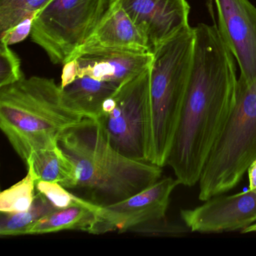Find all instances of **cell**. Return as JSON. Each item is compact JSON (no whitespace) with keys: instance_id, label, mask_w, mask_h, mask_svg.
<instances>
[{"instance_id":"obj_1","label":"cell","mask_w":256,"mask_h":256,"mask_svg":"<svg viewBox=\"0 0 256 256\" xmlns=\"http://www.w3.org/2000/svg\"><path fill=\"white\" fill-rule=\"evenodd\" d=\"M194 28L192 64L180 118L168 157L181 185L199 182L236 100L234 58L214 24Z\"/></svg>"},{"instance_id":"obj_2","label":"cell","mask_w":256,"mask_h":256,"mask_svg":"<svg viewBox=\"0 0 256 256\" xmlns=\"http://www.w3.org/2000/svg\"><path fill=\"white\" fill-rule=\"evenodd\" d=\"M58 145L76 166L77 184L70 192L96 206L118 203L162 178V167L115 150L92 118H84L66 130Z\"/></svg>"},{"instance_id":"obj_3","label":"cell","mask_w":256,"mask_h":256,"mask_svg":"<svg viewBox=\"0 0 256 256\" xmlns=\"http://www.w3.org/2000/svg\"><path fill=\"white\" fill-rule=\"evenodd\" d=\"M84 118L53 79L24 78L0 88V128L25 164L36 151L56 146L62 132Z\"/></svg>"},{"instance_id":"obj_4","label":"cell","mask_w":256,"mask_h":256,"mask_svg":"<svg viewBox=\"0 0 256 256\" xmlns=\"http://www.w3.org/2000/svg\"><path fill=\"white\" fill-rule=\"evenodd\" d=\"M194 28L158 46L150 68V145L148 162L162 168L178 128L194 53Z\"/></svg>"},{"instance_id":"obj_5","label":"cell","mask_w":256,"mask_h":256,"mask_svg":"<svg viewBox=\"0 0 256 256\" xmlns=\"http://www.w3.org/2000/svg\"><path fill=\"white\" fill-rule=\"evenodd\" d=\"M256 158V77L238 79L234 106L199 180V199L206 202L234 188Z\"/></svg>"},{"instance_id":"obj_6","label":"cell","mask_w":256,"mask_h":256,"mask_svg":"<svg viewBox=\"0 0 256 256\" xmlns=\"http://www.w3.org/2000/svg\"><path fill=\"white\" fill-rule=\"evenodd\" d=\"M110 0H52L36 14L32 41L54 64L73 59L96 29Z\"/></svg>"},{"instance_id":"obj_7","label":"cell","mask_w":256,"mask_h":256,"mask_svg":"<svg viewBox=\"0 0 256 256\" xmlns=\"http://www.w3.org/2000/svg\"><path fill=\"white\" fill-rule=\"evenodd\" d=\"M150 68L119 86L114 94L113 110L96 120L115 150L146 162L150 145Z\"/></svg>"},{"instance_id":"obj_8","label":"cell","mask_w":256,"mask_h":256,"mask_svg":"<svg viewBox=\"0 0 256 256\" xmlns=\"http://www.w3.org/2000/svg\"><path fill=\"white\" fill-rule=\"evenodd\" d=\"M178 179L166 178L118 203L98 206V214L106 232H133L134 229L166 218Z\"/></svg>"},{"instance_id":"obj_9","label":"cell","mask_w":256,"mask_h":256,"mask_svg":"<svg viewBox=\"0 0 256 256\" xmlns=\"http://www.w3.org/2000/svg\"><path fill=\"white\" fill-rule=\"evenodd\" d=\"M218 30L238 62L239 79L250 82L256 77V7L248 0H214Z\"/></svg>"},{"instance_id":"obj_10","label":"cell","mask_w":256,"mask_h":256,"mask_svg":"<svg viewBox=\"0 0 256 256\" xmlns=\"http://www.w3.org/2000/svg\"><path fill=\"white\" fill-rule=\"evenodd\" d=\"M181 218L191 232L218 233L244 230L256 222V191L215 196L193 209L182 210Z\"/></svg>"},{"instance_id":"obj_11","label":"cell","mask_w":256,"mask_h":256,"mask_svg":"<svg viewBox=\"0 0 256 256\" xmlns=\"http://www.w3.org/2000/svg\"><path fill=\"white\" fill-rule=\"evenodd\" d=\"M120 6L146 38L150 52L190 28L186 0H112Z\"/></svg>"},{"instance_id":"obj_12","label":"cell","mask_w":256,"mask_h":256,"mask_svg":"<svg viewBox=\"0 0 256 256\" xmlns=\"http://www.w3.org/2000/svg\"><path fill=\"white\" fill-rule=\"evenodd\" d=\"M73 59L78 65V78L88 76L120 86L149 68L154 54L151 52L88 47L82 48Z\"/></svg>"},{"instance_id":"obj_13","label":"cell","mask_w":256,"mask_h":256,"mask_svg":"<svg viewBox=\"0 0 256 256\" xmlns=\"http://www.w3.org/2000/svg\"><path fill=\"white\" fill-rule=\"evenodd\" d=\"M88 47L151 52L146 38L136 24L120 6L112 0L101 22L83 48Z\"/></svg>"},{"instance_id":"obj_14","label":"cell","mask_w":256,"mask_h":256,"mask_svg":"<svg viewBox=\"0 0 256 256\" xmlns=\"http://www.w3.org/2000/svg\"><path fill=\"white\" fill-rule=\"evenodd\" d=\"M82 230L98 234L106 233L98 214V206L88 202L65 209L55 210L38 220L28 235L46 234L62 230Z\"/></svg>"},{"instance_id":"obj_15","label":"cell","mask_w":256,"mask_h":256,"mask_svg":"<svg viewBox=\"0 0 256 256\" xmlns=\"http://www.w3.org/2000/svg\"><path fill=\"white\" fill-rule=\"evenodd\" d=\"M119 86L96 80L88 76L78 78L74 82L62 88L66 101L85 118L98 120L102 112L104 101L113 96Z\"/></svg>"},{"instance_id":"obj_16","label":"cell","mask_w":256,"mask_h":256,"mask_svg":"<svg viewBox=\"0 0 256 256\" xmlns=\"http://www.w3.org/2000/svg\"><path fill=\"white\" fill-rule=\"evenodd\" d=\"M28 162L32 164L37 180L58 182L70 191L76 186V166L58 144L36 151Z\"/></svg>"},{"instance_id":"obj_17","label":"cell","mask_w":256,"mask_h":256,"mask_svg":"<svg viewBox=\"0 0 256 256\" xmlns=\"http://www.w3.org/2000/svg\"><path fill=\"white\" fill-rule=\"evenodd\" d=\"M46 197L37 192L31 208L24 212L2 214L0 222L1 236L28 235L31 228L44 216L55 210Z\"/></svg>"},{"instance_id":"obj_18","label":"cell","mask_w":256,"mask_h":256,"mask_svg":"<svg viewBox=\"0 0 256 256\" xmlns=\"http://www.w3.org/2000/svg\"><path fill=\"white\" fill-rule=\"evenodd\" d=\"M26 166V176L0 194V211L2 214L24 212L34 204L37 194V176L31 163L28 162Z\"/></svg>"},{"instance_id":"obj_19","label":"cell","mask_w":256,"mask_h":256,"mask_svg":"<svg viewBox=\"0 0 256 256\" xmlns=\"http://www.w3.org/2000/svg\"><path fill=\"white\" fill-rule=\"evenodd\" d=\"M52 0H0V34L36 16Z\"/></svg>"},{"instance_id":"obj_20","label":"cell","mask_w":256,"mask_h":256,"mask_svg":"<svg viewBox=\"0 0 256 256\" xmlns=\"http://www.w3.org/2000/svg\"><path fill=\"white\" fill-rule=\"evenodd\" d=\"M36 192L46 197L56 210L65 209L86 202L56 182L37 180Z\"/></svg>"},{"instance_id":"obj_21","label":"cell","mask_w":256,"mask_h":256,"mask_svg":"<svg viewBox=\"0 0 256 256\" xmlns=\"http://www.w3.org/2000/svg\"><path fill=\"white\" fill-rule=\"evenodd\" d=\"M24 78L18 56L10 46L0 42V88L14 84Z\"/></svg>"},{"instance_id":"obj_22","label":"cell","mask_w":256,"mask_h":256,"mask_svg":"<svg viewBox=\"0 0 256 256\" xmlns=\"http://www.w3.org/2000/svg\"><path fill=\"white\" fill-rule=\"evenodd\" d=\"M35 17L36 16H34L28 18L6 32L0 34V42L12 46L24 41L32 34Z\"/></svg>"},{"instance_id":"obj_23","label":"cell","mask_w":256,"mask_h":256,"mask_svg":"<svg viewBox=\"0 0 256 256\" xmlns=\"http://www.w3.org/2000/svg\"><path fill=\"white\" fill-rule=\"evenodd\" d=\"M64 65L61 76V88H66L78 78V65L76 59L70 60Z\"/></svg>"},{"instance_id":"obj_24","label":"cell","mask_w":256,"mask_h":256,"mask_svg":"<svg viewBox=\"0 0 256 256\" xmlns=\"http://www.w3.org/2000/svg\"><path fill=\"white\" fill-rule=\"evenodd\" d=\"M250 190L256 191V158L250 164L247 169Z\"/></svg>"}]
</instances>
